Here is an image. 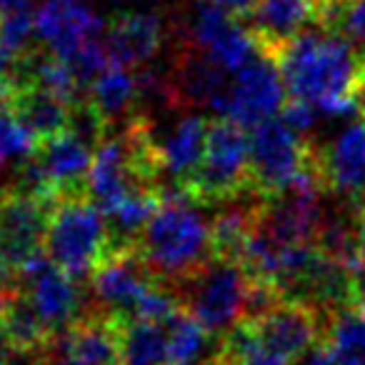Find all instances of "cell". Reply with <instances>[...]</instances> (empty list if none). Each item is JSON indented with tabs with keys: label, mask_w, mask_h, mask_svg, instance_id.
Masks as SVG:
<instances>
[{
	"label": "cell",
	"mask_w": 365,
	"mask_h": 365,
	"mask_svg": "<svg viewBox=\"0 0 365 365\" xmlns=\"http://www.w3.org/2000/svg\"><path fill=\"white\" fill-rule=\"evenodd\" d=\"M11 290H13V288H11ZM0 295H3V293H0Z\"/></svg>",
	"instance_id": "obj_33"
},
{
	"label": "cell",
	"mask_w": 365,
	"mask_h": 365,
	"mask_svg": "<svg viewBox=\"0 0 365 365\" xmlns=\"http://www.w3.org/2000/svg\"><path fill=\"white\" fill-rule=\"evenodd\" d=\"M178 41L203 53L210 63L223 68L230 76H235L240 68L248 66L258 53L245 23L225 16L218 8L200 3V0L198 8L190 13L188 21L178 31Z\"/></svg>",
	"instance_id": "obj_9"
},
{
	"label": "cell",
	"mask_w": 365,
	"mask_h": 365,
	"mask_svg": "<svg viewBox=\"0 0 365 365\" xmlns=\"http://www.w3.org/2000/svg\"><path fill=\"white\" fill-rule=\"evenodd\" d=\"M250 130L233 118H210L208 143L200 168L182 195L195 205H228L248 193Z\"/></svg>",
	"instance_id": "obj_5"
},
{
	"label": "cell",
	"mask_w": 365,
	"mask_h": 365,
	"mask_svg": "<svg viewBox=\"0 0 365 365\" xmlns=\"http://www.w3.org/2000/svg\"><path fill=\"white\" fill-rule=\"evenodd\" d=\"M118 340H120V365H170L168 330H163L160 323L120 318Z\"/></svg>",
	"instance_id": "obj_20"
},
{
	"label": "cell",
	"mask_w": 365,
	"mask_h": 365,
	"mask_svg": "<svg viewBox=\"0 0 365 365\" xmlns=\"http://www.w3.org/2000/svg\"><path fill=\"white\" fill-rule=\"evenodd\" d=\"M355 308H358L360 313L365 315V288H363V293H360V300H358V305H355Z\"/></svg>",
	"instance_id": "obj_32"
},
{
	"label": "cell",
	"mask_w": 365,
	"mask_h": 365,
	"mask_svg": "<svg viewBox=\"0 0 365 365\" xmlns=\"http://www.w3.org/2000/svg\"><path fill=\"white\" fill-rule=\"evenodd\" d=\"M358 108H360V118H365V88L360 91V98H358Z\"/></svg>",
	"instance_id": "obj_31"
},
{
	"label": "cell",
	"mask_w": 365,
	"mask_h": 365,
	"mask_svg": "<svg viewBox=\"0 0 365 365\" xmlns=\"http://www.w3.org/2000/svg\"><path fill=\"white\" fill-rule=\"evenodd\" d=\"M135 255L160 283L175 288L213 260L210 223L185 195H165L143 230Z\"/></svg>",
	"instance_id": "obj_2"
},
{
	"label": "cell",
	"mask_w": 365,
	"mask_h": 365,
	"mask_svg": "<svg viewBox=\"0 0 365 365\" xmlns=\"http://www.w3.org/2000/svg\"><path fill=\"white\" fill-rule=\"evenodd\" d=\"M258 335L260 345L288 360H300L318 343H323L330 313L303 300L280 298L270 308L255 315H245Z\"/></svg>",
	"instance_id": "obj_8"
},
{
	"label": "cell",
	"mask_w": 365,
	"mask_h": 365,
	"mask_svg": "<svg viewBox=\"0 0 365 365\" xmlns=\"http://www.w3.org/2000/svg\"><path fill=\"white\" fill-rule=\"evenodd\" d=\"M168 43V26L155 13H113L106 21V46L115 66L148 68Z\"/></svg>",
	"instance_id": "obj_17"
},
{
	"label": "cell",
	"mask_w": 365,
	"mask_h": 365,
	"mask_svg": "<svg viewBox=\"0 0 365 365\" xmlns=\"http://www.w3.org/2000/svg\"><path fill=\"white\" fill-rule=\"evenodd\" d=\"M96 148L83 140L78 133L66 130L53 140L38 145L36 160L41 163L51 193L56 200L88 195V175H91Z\"/></svg>",
	"instance_id": "obj_18"
},
{
	"label": "cell",
	"mask_w": 365,
	"mask_h": 365,
	"mask_svg": "<svg viewBox=\"0 0 365 365\" xmlns=\"http://www.w3.org/2000/svg\"><path fill=\"white\" fill-rule=\"evenodd\" d=\"M23 8H33V3L31 0H0V18L13 11H23Z\"/></svg>",
	"instance_id": "obj_29"
},
{
	"label": "cell",
	"mask_w": 365,
	"mask_h": 365,
	"mask_svg": "<svg viewBox=\"0 0 365 365\" xmlns=\"http://www.w3.org/2000/svg\"><path fill=\"white\" fill-rule=\"evenodd\" d=\"M168 348L170 365H203L218 348V335L208 333L198 318L182 308L168 323Z\"/></svg>",
	"instance_id": "obj_22"
},
{
	"label": "cell",
	"mask_w": 365,
	"mask_h": 365,
	"mask_svg": "<svg viewBox=\"0 0 365 365\" xmlns=\"http://www.w3.org/2000/svg\"><path fill=\"white\" fill-rule=\"evenodd\" d=\"M255 225V203L250 205H225L210 223V243L213 260L238 263L243 260L245 245L250 240Z\"/></svg>",
	"instance_id": "obj_21"
},
{
	"label": "cell",
	"mask_w": 365,
	"mask_h": 365,
	"mask_svg": "<svg viewBox=\"0 0 365 365\" xmlns=\"http://www.w3.org/2000/svg\"><path fill=\"white\" fill-rule=\"evenodd\" d=\"M175 293L182 308L220 338L248 313L250 278L238 263L210 260L193 278L175 285Z\"/></svg>",
	"instance_id": "obj_6"
},
{
	"label": "cell",
	"mask_w": 365,
	"mask_h": 365,
	"mask_svg": "<svg viewBox=\"0 0 365 365\" xmlns=\"http://www.w3.org/2000/svg\"><path fill=\"white\" fill-rule=\"evenodd\" d=\"M315 170L325 195L360 205L365 200V118H358L330 143L315 140Z\"/></svg>",
	"instance_id": "obj_12"
},
{
	"label": "cell",
	"mask_w": 365,
	"mask_h": 365,
	"mask_svg": "<svg viewBox=\"0 0 365 365\" xmlns=\"http://www.w3.org/2000/svg\"><path fill=\"white\" fill-rule=\"evenodd\" d=\"M13 61H16V58H13L11 53H6L3 48H0V78L8 76V71L13 68Z\"/></svg>",
	"instance_id": "obj_30"
},
{
	"label": "cell",
	"mask_w": 365,
	"mask_h": 365,
	"mask_svg": "<svg viewBox=\"0 0 365 365\" xmlns=\"http://www.w3.org/2000/svg\"><path fill=\"white\" fill-rule=\"evenodd\" d=\"M18 288L28 295L36 313L56 338L66 333L91 305V295L81 290V280L71 278L48 258L26 270L18 278Z\"/></svg>",
	"instance_id": "obj_11"
},
{
	"label": "cell",
	"mask_w": 365,
	"mask_h": 365,
	"mask_svg": "<svg viewBox=\"0 0 365 365\" xmlns=\"http://www.w3.org/2000/svg\"><path fill=\"white\" fill-rule=\"evenodd\" d=\"M58 200L28 193L16 185L0 188V248L16 280L46 255L51 210Z\"/></svg>",
	"instance_id": "obj_7"
},
{
	"label": "cell",
	"mask_w": 365,
	"mask_h": 365,
	"mask_svg": "<svg viewBox=\"0 0 365 365\" xmlns=\"http://www.w3.org/2000/svg\"><path fill=\"white\" fill-rule=\"evenodd\" d=\"M18 360V353L16 348H13L11 338H8L6 328L0 325V365H16Z\"/></svg>",
	"instance_id": "obj_26"
},
{
	"label": "cell",
	"mask_w": 365,
	"mask_h": 365,
	"mask_svg": "<svg viewBox=\"0 0 365 365\" xmlns=\"http://www.w3.org/2000/svg\"><path fill=\"white\" fill-rule=\"evenodd\" d=\"M155 283V275L138 258L135 250H130V253L108 258L93 270V275L88 278V285H91L88 295H91V303L103 313L130 318L138 300Z\"/></svg>",
	"instance_id": "obj_16"
},
{
	"label": "cell",
	"mask_w": 365,
	"mask_h": 365,
	"mask_svg": "<svg viewBox=\"0 0 365 365\" xmlns=\"http://www.w3.org/2000/svg\"><path fill=\"white\" fill-rule=\"evenodd\" d=\"M200 3H208V6L218 8L220 13H225V16L235 18L240 23H248L255 8H258V0H200Z\"/></svg>",
	"instance_id": "obj_24"
},
{
	"label": "cell",
	"mask_w": 365,
	"mask_h": 365,
	"mask_svg": "<svg viewBox=\"0 0 365 365\" xmlns=\"http://www.w3.org/2000/svg\"><path fill=\"white\" fill-rule=\"evenodd\" d=\"M86 101L93 110L101 115V120L110 128L128 123L130 118L140 115V86L138 73L130 68H123L113 63L110 68L101 73L91 88L86 91Z\"/></svg>",
	"instance_id": "obj_19"
},
{
	"label": "cell",
	"mask_w": 365,
	"mask_h": 365,
	"mask_svg": "<svg viewBox=\"0 0 365 365\" xmlns=\"http://www.w3.org/2000/svg\"><path fill=\"white\" fill-rule=\"evenodd\" d=\"M285 101H288V88L283 73L268 56L258 51L253 61L233 76L230 108L225 118H233L245 130H250L258 123L280 115Z\"/></svg>",
	"instance_id": "obj_13"
},
{
	"label": "cell",
	"mask_w": 365,
	"mask_h": 365,
	"mask_svg": "<svg viewBox=\"0 0 365 365\" xmlns=\"http://www.w3.org/2000/svg\"><path fill=\"white\" fill-rule=\"evenodd\" d=\"M323 340L343 353L365 355V315L358 308H343L330 313Z\"/></svg>",
	"instance_id": "obj_23"
},
{
	"label": "cell",
	"mask_w": 365,
	"mask_h": 365,
	"mask_svg": "<svg viewBox=\"0 0 365 365\" xmlns=\"http://www.w3.org/2000/svg\"><path fill=\"white\" fill-rule=\"evenodd\" d=\"M210 118L198 113H178V118L168 125H160L150 118L153 150L158 158V168L163 173V198L170 193L182 195V188L190 182L200 168L208 143Z\"/></svg>",
	"instance_id": "obj_10"
},
{
	"label": "cell",
	"mask_w": 365,
	"mask_h": 365,
	"mask_svg": "<svg viewBox=\"0 0 365 365\" xmlns=\"http://www.w3.org/2000/svg\"><path fill=\"white\" fill-rule=\"evenodd\" d=\"M36 365H91V363L76 358V355L63 353V350H58V345L53 343V348L48 350L46 355H41V358L36 360Z\"/></svg>",
	"instance_id": "obj_25"
},
{
	"label": "cell",
	"mask_w": 365,
	"mask_h": 365,
	"mask_svg": "<svg viewBox=\"0 0 365 365\" xmlns=\"http://www.w3.org/2000/svg\"><path fill=\"white\" fill-rule=\"evenodd\" d=\"M275 66L283 73L288 98L303 101L325 115L358 108L365 88V56L350 38L323 28L298 36Z\"/></svg>",
	"instance_id": "obj_1"
},
{
	"label": "cell",
	"mask_w": 365,
	"mask_h": 365,
	"mask_svg": "<svg viewBox=\"0 0 365 365\" xmlns=\"http://www.w3.org/2000/svg\"><path fill=\"white\" fill-rule=\"evenodd\" d=\"M106 33V21L88 0H46L36 11V36L41 46L71 61L81 48Z\"/></svg>",
	"instance_id": "obj_14"
},
{
	"label": "cell",
	"mask_w": 365,
	"mask_h": 365,
	"mask_svg": "<svg viewBox=\"0 0 365 365\" xmlns=\"http://www.w3.org/2000/svg\"><path fill=\"white\" fill-rule=\"evenodd\" d=\"M358 248H360V260L365 265V205H358Z\"/></svg>",
	"instance_id": "obj_28"
},
{
	"label": "cell",
	"mask_w": 365,
	"mask_h": 365,
	"mask_svg": "<svg viewBox=\"0 0 365 365\" xmlns=\"http://www.w3.org/2000/svg\"><path fill=\"white\" fill-rule=\"evenodd\" d=\"M315 178V140L295 133L280 115L250 128L248 193L270 200L293 188L295 182ZM320 182V180H318Z\"/></svg>",
	"instance_id": "obj_3"
},
{
	"label": "cell",
	"mask_w": 365,
	"mask_h": 365,
	"mask_svg": "<svg viewBox=\"0 0 365 365\" xmlns=\"http://www.w3.org/2000/svg\"><path fill=\"white\" fill-rule=\"evenodd\" d=\"M245 26L255 48L278 63L295 38L320 26V0H258V8Z\"/></svg>",
	"instance_id": "obj_15"
},
{
	"label": "cell",
	"mask_w": 365,
	"mask_h": 365,
	"mask_svg": "<svg viewBox=\"0 0 365 365\" xmlns=\"http://www.w3.org/2000/svg\"><path fill=\"white\" fill-rule=\"evenodd\" d=\"M18 280L16 275H13L11 265H8L6 255H3V248H0V293H8L11 288H16Z\"/></svg>",
	"instance_id": "obj_27"
},
{
	"label": "cell",
	"mask_w": 365,
	"mask_h": 365,
	"mask_svg": "<svg viewBox=\"0 0 365 365\" xmlns=\"http://www.w3.org/2000/svg\"><path fill=\"white\" fill-rule=\"evenodd\" d=\"M46 255L53 265L66 270L71 278L88 280L98 265L110 255L106 215L91 195L63 198L53 205L46 233Z\"/></svg>",
	"instance_id": "obj_4"
}]
</instances>
